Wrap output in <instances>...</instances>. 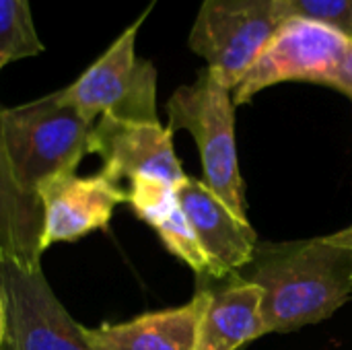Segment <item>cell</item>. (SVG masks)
Wrapping results in <instances>:
<instances>
[{
  "mask_svg": "<svg viewBox=\"0 0 352 350\" xmlns=\"http://www.w3.org/2000/svg\"><path fill=\"white\" fill-rule=\"evenodd\" d=\"M0 291L8 316L2 350H93L41 268L0 264Z\"/></svg>",
  "mask_w": 352,
  "mask_h": 350,
  "instance_id": "cell-7",
  "label": "cell"
},
{
  "mask_svg": "<svg viewBox=\"0 0 352 350\" xmlns=\"http://www.w3.org/2000/svg\"><path fill=\"white\" fill-rule=\"evenodd\" d=\"M280 23L274 0H202L188 47L233 91Z\"/></svg>",
  "mask_w": 352,
  "mask_h": 350,
  "instance_id": "cell-5",
  "label": "cell"
},
{
  "mask_svg": "<svg viewBox=\"0 0 352 350\" xmlns=\"http://www.w3.org/2000/svg\"><path fill=\"white\" fill-rule=\"evenodd\" d=\"M175 194L208 262L210 276L225 278L241 272L254 260L258 248V237L250 221L233 215L202 179L186 175L175 186Z\"/></svg>",
  "mask_w": 352,
  "mask_h": 350,
  "instance_id": "cell-10",
  "label": "cell"
},
{
  "mask_svg": "<svg viewBox=\"0 0 352 350\" xmlns=\"http://www.w3.org/2000/svg\"><path fill=\"white\" fill-rule=\"evenodd\" d=\"M287 19H301L330 27L352 39V0H274Z\"/></svg>",
  "mask_w": 352,
  "mask_h": 350,
  "instance_id": "cell-16",
  "label": "cell"
},
{
  "mask_svg": "<svg viewBox=\"0 0 352 350\" xmlns=\"http://www.w3.org/2000/svg\"><path fill=\"white\" fill-rule=\"evenodd\" d=\"M169 130H188L198 146L204 186L239 219L245 217V186L235 144V103L206 66L192 85L175 89L167 101Z\"/></svg>",
  "mask_w": 352,
  "mask_h": 350,
  "instance_id": "cell-3",
  "label": "cell"
},
{
  "mask_svg": "<svg viewBox=\"0 0 352 350\" xmlns=\"http://www.w3.org/2000/svg\"><path fill=\"white\" fill-rule=\"evenodd\" d=\"M91 128L58 91L14 107L0 105V138L8 165L31 194L58 175L76 173L89 155Z\"/></svg>",
  "mask_w": 352,
  "mask_h": 350,
  "instance_id": "cell-2",
  "label": "cell"
},
{
  "mask_svg": "<svg viewBox=\"0 0 352 350\" xmlns=\"http://www.w3.org/2000/svg\"><path fill=\"white\" fill-rule=\"evenodd\" d=\"M126 202L140 221L157 231L169 254L182 260L198 276H210V268L196 233L179 206L175 186L155 177H134L130 179Z\"/></svg>",
  "mask_w": 352,
  "mask_h": 350,
  "instance_id": "cell-12",
  "label": "cell"
},
{
  "mask_svg": "<svg viewBox=\"0 0 352 350\" xmlns=\"http://www.w3.org/2000/svg\"><path fill=\"white\" fill-rule=\"evenodd\" d=\"M6 330H8L6 301H4V293L0 291V350L4 349V340H6Z\"/></svg>",
  "mask_w": 352,
  "mask_h": 350,
  "instance_id": "cell-18",
  "label": "cell"
},
{
  "mask_svg": "<svg viewBox=\"0 0 352 350\" xmlns=\"http://www.w3.org/2000/svg\"><path fill=\"white\" fill-rule=\"evenodd\" d=\"M262 289L266 334L295 332L334 316L352 295V250L330 235L264 243L243 268Z\"/></svg>",
  "mask_w": 352,
  "mask_h": 350,
  "instance_id": "cell-1",
  "label": "cell"
},
{
  "mask_svg": "<svg viewBox=\"0 0 352 350\" xmlns=\"http://www.w3.org/2000/svg\"><path fill=\"white\" fill-rule=\"evenodd\" d=\"M330 87L340 91L349 99H352V39L351 43H349V47L344 50L340 62L336 64V70L332 74Z\"/></svg>",
  "mask_w": 352,
  "mask_h": 350,
  "instance_id": "cell-17",
  "label": "cell"
},
{
  "mask_svg": "<svg viewBox=\"0 0 352 350\" xmlns=\"http://www.w3.org/2000/svg\"><path fill=\"white\" fill-rule=\"evenodd\" d=\"M89 153L103 163L101 175L111 184L134 177H155L177 186L186 179L175 155L173 132L161 122L99 118L89 134Z\"/></svg>",
  "mask_w": 352,
  "mask_h": 350,
  "instance_id": "cell-8",
  "label": "cell"
},
{
  "mask_svg": "<svg viewBox=\"0 0 352 350\" xmlns=\"http://www.w3.org/2000/svg\"><path fill=\"white\" fill-rule=\"evenodd\" d=\"M351 37L301 19H287L274 31L262 54L231 91L233 103L243 105L258 93L280 83H314L330 87Z\"/></svg>",
  "mask_w": 352,
  "mask_h": 350,
  "instance_id": "cell-6",
  "label": "cell"
},
{
  "mask_svg": "<svg viewBox=\"0 0 352 350\" xmlns=\"http://www.w3.org/2000/svg\"><path fill=\"white\" fill-rule=\"evenodd\" d=\"M332 237H334L336 241H340V243L349 245V248L352 250V225L351 227H346V229H340V231L332 233Z\"/></svg>",
  "mask_w": 352,
  "mask_h": 350,
  "instance_id": "cell-19",
  "label": "cell"
},
{
  "mask_svg": "<svg viewBox=\"0 0 352 350\" xmlns=\"http://www.w3.org/2000/svg\"><path fill=\"white\" fill-rule=\"evenodd\" d=\"M37 196L43 208V254L56 243L78 241L95 231H105L116 208L126 202V192L101 173L58 175L45 182Z\"/></svg>",
  "mask_w": 352,
  "mask_h": 350,
  "instance_id": "cell-9",
  "label": "cell"
},
{
  "mask_svg": "<svg viewBox=\"0 0 352 350\" xmlns=\"http://www.w3.org/2000/svg\"><path fill=\"white\" fill-rule=\"evenodd\" d=\"M142 21L132 23L60 97L89 124L109 116L132 122H159L157 68L136 56V35Z\"/></svg>",
  "mask_w": 352,
  "mask_h": 350,
  "instance_id": "cell-4",
  "label": "cell"
},
{
  "mask_svg": "<svg viewBox=\"0 0 352 350\" xmlns=\"http://www.w3.org/2000/svg\"><path fill=\"white\" fill-rule=\"evenodd\" d=\"M43 208L16 182L0 138V264L41 268Z\"/></svg>",
  "mask_w": 352,
  "mask_h": 350,
  "instance_id": "cell-14",
  "label": "cell"
},
{
  "mask_svg": "<svg viewBox=\"0 0 352 350\" xmlns=\"http://www.w3.org/2000/svg\"><path fill=\"white\" fill-rule=\"evenodd\" d=\"M43 50L29 0H0V70Z\"/></svg>",
  "mask_w": 352,
  "mask_h": 350,
  "instance_id": "cell-15",
  "label": "cell"
},
{
  "mask_svg": "<svg viewBox=\"0 0 352 350\" xmlns=\"http://www.w3.org/2000/svg\"><path fill=\"white\" fill-rule=\"evenodd\" d=\"M208 299L210 291H200L179 307L142 314L120 324L85 328V338L93 350H196Z\"/></svg>",
  "mask_w": 352,
  "mask_h": 350,
  "instance_id": "cell-11",
  "label": "cell"
},
{
  "mask_svg": "<svg viewBox=\"0 0 352 350\" xmlns=\"http://www.w3.org/2000/svg\"><path fill=\"white\" fill-rule=\"evenodd\" d=\"M262 289L243 278L212 293L200 320L196 350H239L266 334Z\"/></svg>",
  "mask_w": 352,
  "mask_h": 350,
  "instance_id": "cell-13",
  "label": "cell"
}]
</instances>
